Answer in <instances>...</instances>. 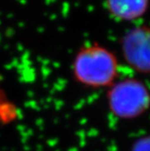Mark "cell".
<instances>
[{
	"label": "cell",
	"mask_w": 150,
	"mask_h": 151,
	"mask_svg": "<svg viewBox=\"0 0 150 151\" xmlns=\"http://www.w3.org/2000/svg\"><path fill=\"white\" fill-rule=\"evenodd\" d=\"M107 104L111 114L118 119H138L149 107L148 89L139 79L117 80L108 88Z\"/></svg>",
	"instance_id": "obj_2"
},
{
	"label": "cell",
	"mask_w": 150,
	"mask_h": 151,
	"mask_svg": "<svg viewBox=\"0 0 150 151\" xmlns=\"http://www.w3.org/2000/svg\"><path fill=\"white\" fill-rule=\"evenodd\" d=\"M148 26L136 25L128 30L121 38L120 48L125 63L141 74L150 70V40Z\"/></svg>",
	"instance_id": "obj_3"
},
{
	"label": "cell",
	"mask_w": 150,
	"mask_h": 151,
	"mask_svg": "<svg viewBox=\"0 0 150 151\" xmlns=\"http://www.w3.org/2000/svg\"><path fill=\"white\" fill-rule=\"evenodd\" d=\"M75 81L87 88H108L118 76V60L110 49L99 44L81 47L72 65Z\"/></svg>",
	"instance_id": "obj_1"
},
{
	"label": "cell",
	"mask_w": 150,
	"mask_h": 151,
	"mask_svg": "<svg viewBox=\"0 0 150 151\" xmlns=\"http://www.w3.org/2000/svg\"><path fill=\"white\" fill-rule=\"evenodd\" d=\"M150 140L149 136H142L137 139L132 144L130 151H150Z\"/></svg>",
	"instance_id": "obj_5"
},
{
	"label": "cell",
	"mask_w": 150,
	"mask_h": 151,
	"mask_svg": "<svg viewBox=\"0 0 150 151\" xmlns=\"http://www.w3.org/2000/svg\"><path fill=\"white\" fill-rule=\"evenodd\" d=\"M108 14L120 22H134L147 11L148 0H105Z\"/></svg>",
	"instance_id": "obj_4"
}]
</instances>
